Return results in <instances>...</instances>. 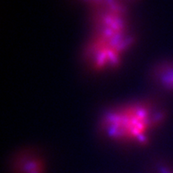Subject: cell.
Wrapping results in <instances>:
<instances>
[{
    "instance_id": "7a4b0ae2",
    "label": "cell",
    "mask_w": 173,
    "mask_h": 173,
    "mask_svg": "<svg viewBox=\"0 0 173 173\" xmlns=\"http://www.w3.org/2000/svg\"><path fill=\"white\" fill-rule=\"evenodd\" d=\"M154 76L163 88L173 91V64L163 63L156 67Z\"/></svg>"
},
{
    "instance_id": "6da1fadb",
    "label": "cell",
    "mask_w": 173,
    "mask_h": 173,
    "mask_svg": "<svg viewBox=\"0 0 173 173\" xmlns=\"http://www.w3.org/2000/svg\"><path fill=\"white\" fill-rule=\"evenodd\" d=\"M163 119L160 108L146 102H136L110 109L101 120V129L119 142L142 144Z\"/></svg>"
}]
</instances>
